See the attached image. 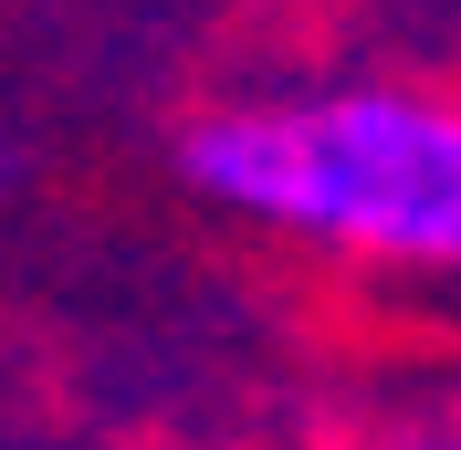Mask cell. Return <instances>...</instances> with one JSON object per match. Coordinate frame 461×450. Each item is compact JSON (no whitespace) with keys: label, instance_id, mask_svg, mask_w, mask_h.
Listing matches in <instances>:
<instances>
[{"label":"cell","instance_id":"cell-1","mask_svg":"<svg viewBox=\"0 0 461 450\" xmlns=\"http://www.w3.org/2000/svg\"><path fill=\"white\" fill-rule=\"evenodd\" d=\"M230 210L294 220L315 241L399 262H461V115L420 94H304V105L210 115L178 147Z\"/></svg>","mask_w":461,"mask_h":450}]
</instances>
